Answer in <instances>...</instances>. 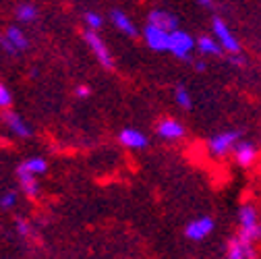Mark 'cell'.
Returning <instances> with one entry per match:
<instances>
[{"instance_id": "d6986e66", "label": "cell", "mask_w": 261, "mask_h": 259, "mask_svg": "<svg viewBox=\"0 0 261 259\" xmlns=\"http://www.w3.org/2000/svg\"><path fill=\"white\" fill-rule=\"evenodd\" d=\"M17 19L21 23H34L38 19V9L36 5H29V3H23L17 7Z\"/></svg>"}, {"instance_id": "4fadbf2b", "label": "cell", "mask_w": 261, "mask_h": 259, "mask_svg": "<svg viewBox=\"0 0 261 259\" xmlns=\"http://www.w3.org/2000/svg\"><path fill=\"white\" fill-rule=\"evenodd\" d=\"M118 141L124 147H128V149H143V147H147V137L141 131H137V128H124V131H120Z\"/></svg>"}, {"instance_id": "7c38bea8", "label": "cell", "mask_w": 261, "mask_h": 259, "mask_svg": "<svg viewBox=\"0 0 261 259\" xmlns=\"http://www.w3.org/2000/svg\"><path fill=\"white\" fill-rule=\"evenodd\" d=\"M17 176H19V183H21V191H23V195L27 197V199H38V195H40V187H38V183H36V174H31V172H27L23 166H19L17 168Z\"/></svg>"}, {"instance_id": "5b68a950", "label": "cell", "mask_w": 261, "mask_h": 259, "mask_svg": "<svg viewBox=\"0 0 261 259\" xmlns=\"http://www.w3.org/2000/svg\"><path fill=\"white\" fill-rule=\"evenodd\" d=\"M226 257L228 259H253L257 257V243L243 235H237L226 245Z\"/></svg>"}, {"instance_id": "7402d4cb", "label": "cell", "mask_w": 261, "mask_h": 259, "mask_svg": "<svg viewBox=\"0 0 261 259\" xmlns=\"http://www.w3.org/2000/svg\"><path fill=\"white\" fill-rule=\"evenodd\" d=\"M15 226H17V232H19L23 239H34V237H36V232H34V226H31L27 220H21V218H19Z\"/></svg>"}, {"instance_id": "52a82bcc", "label": "cell", "mask_w": 261, "mask_h": 259, "mask_svg": "<svg viewBox=\"0 0 261 259\" xmlns=\"http://www.w3.org/2000/svg\"><path fill=\"white\" fill-rule=\"evenodd\" d=\"M216 228V220L210 218V216H199L197 220H193L187 224L185 228V237L193 243H199V241H205Z\"/></svg>"}, {"instance_id": "f1b7e54d", "label": "cell", "mask_w": 261, "mask_h": 259, "mask_svg": "<svg viewBox=\"0 0 261 259\" xmlns=\"http://www.w3.org/2000/svg\"><path fill=\"white\" fill-rule=\"evenodd\" d=\"M197 3H199L201 7H212V3H214V0H197Z\"/></svg>"}, {"instance_id": "44dd1931", "label": "cell", "mask_w": 261, "mask_h": 259, "mask_svg": "<svg viewBox=\"0 0 261 259\" xmlns=\"http://www.w3.org/2000/svg\"><path fill=\"white\" fill-rule=\"evenodd\" d=\"M83 21H85L87 29H93V31L102 29V25H104V19L97 15V13H85V15H83Z\"/></svg>"}, {"instance_id": "e0dca14e", "label": "cell", "mask_w": 261, "mask_h": 259, "mask_svg": "<svg viewBox=\"0 0 261 259\" xmlns=\"http://www.w3.org/2000/svg\"><path fill=\"white\" fill-rule=\"evenodd\" d=\"M5 36H7V40L15 46V50H17V52H23V50H27V48H29V40H27V36L23 34V31H21L19 27H9Z\"/></svg>"}, {"instance_id": "3957f363", "label": "cell", "mask_w": 261, "mask_h": 259, "mask_svg": "<svg viewBox=\"0 0 261 259\" xmlns=\"http://www.w3.org/2000/svg\"><path fill=\"white\" fill-rule=\"evenodd\" d=\"M243 133L237 131V128H230V131H222V133H216L210 141H207V149L212 156L216 158H224L228 153H232L234 145L241 141Z\"/></svg>"}, {"instance_id": "ffe728a7", "label": "cell", "mask_w": 261, "mask_h": 259, "mask_svg": "<svg viewBox=\"0 0 261 259\" xmlns=\"http://www.w3.org/2000/svg\"><path fill=\"white\" fill-rule=\"evenodd\" d=\"M174 100L182 110H191L193 108V98H191V93H189V89L185 85H178L174 89Z\"/></svg>"}, {"instance_id": "6da1fadb", "label": "cell", "mask_w": 261, "mask_h": 259, "mask_svg": "<svg viewBox=\"0 0 261 259\" xmlns=\"http://www.w3.org/2000/svg\"><path fill=\"white\" fill-rule=\"evenodd\" d=\"M239 235L259 243L261 228H259V210L253 203H245L239 210Z\"/></svg>"}, {"instance_id": "ac0fdd59", "label": "cell", "mask_w": 261, "mask_h": 259, "mask_svg": "<svg viewBox=\"0 0 261 259\" xmlns=\"http://www.w3.org/2000/svg\"><path fill=\"white\" fill-rule=\"evenodd\" d=\"M21 166H23L27 172H31V174H36V176H38V174H44V172L48 170V162H46L44 158H38V156H36V158L25 160Z\"/></svg>"}, {"instance_id": "4316f807", "label": "cell", "mask_w": 261, "mask_h": 259, "mask_svg": "<svg viewBox=\"0 0 261 259\" xmlns=\"http://www.w3.org/2000/svg\"><path fill=\"white\" fill-rule=\"evenodd\" d=\"M75 93L79 95V98H87V95H89V87H87V85H79V87L75 89Z\"/></svg>"}, {"instance_id": "83f0119b", "label": "cell", "mask_w": 261, "mask_h": 259, "mask_svg": "<svg viewBox=\"0 0 261 259\" xmlns=\"http://www.w3.org/2000/svg\"><path fill=\"white\" fill-rule=\"evenodd\" d=\"M193 64H195V69H197V71H203L205 69V62L203 60H193Z\"/></svg>"}, {"instance_id": "277c9868", "label": "cell", "mask_w": 261, "mask_h": 259, "mask_svg": "<svg viewBox=\"0 0 261 259\" xmlns=\"http://www.w3.org/2000/svg\"><path fill=\"white\" fill-rule=\"evenodd\" d=\"M212 31H214V38L218 40V44L222 46V50L226 54H234V52H243V46L239 42V38L232 34V29L228 27L220 17H216L212 21Z\"/></svg>"}, {"instance_id": "8fae6325", "label": "cell", "mask_w": 261, "mask_h": 259, "mask_svg": "<svg viewBox=\"0 0 261 259\" xmlns=\"http://www.w3.org/2000/svg\"><path fill=\"white\" fill-rule=\"evenodd\" d=\"M3 122L11 128V133H15L17 137H23V139H27V137H31V128H29V124L19 116V114H15V112H11L9 108L3 112Z\"/></svg>"}, {"instance_id": "603a6c76", "label": "cell", "mask_w": 261, "mask_h": 259, "mask_svg": "<svg viewBox=\"0 0 261 259\" xmlns=\"http://www.w3.org/2000/svg\"><path fill=\"white\" fill-rule=\"evenodd\" d=\"M17 203V193L15 191H7L0 195V210H13Z\"/></svg>"}, {"instance_id": "f546056e", "label": "cell", "mask_w": 261, "mask_h": 259, "mask_svg": "<svg viewBox=\"0 0 261 259\" xmlns=\"http://www.w3.org/2000/svg\"><path fill=\"white\" fill-rule=\"evenodd\" d=\"M259 228H261V214H259Z\"/></svg>"}, {"instance_id": "5bb4252c", "label": "cell", "mask_w": 261, "mask_h": 259, "mask_svg": "<svg viewBox=\"0 0 261 259\" xmlns=\"http://www.w3.org/2000/svg\"><path fill=\"white\" fill-rule=\"evenodd\" d=\"M147 17H149L147 23H151L155 27H162L166 31H174L178 27V19L172 13H168V11H151Z\"/></svg>"}, {"instance_id": "9a60e30c", "label": "cell", "mask_w": 261, "mask_h": 259, "mask_svg": "<svg viewBox=\"0 0 261 259\" xmlns=\"http://www.w3.org/2000/svg\"><path fill=\"white\" fill-rule=\"evenodd\" d=\"M195 50L201 56H220L224 52L214 36H201L199 40H195Z\"/></svg>"}, {"instance_id": "ba28073f", "label": "cell", "mask_w": 261, "mask_h": 259, "mask_svg": "<svg viewBox=\"0 0 261 259\" xmlns=\"http://www.w3.org/2000/svg\"><path fill=\"white\" fill-rule=\"evenodd\" d=\"M143 40H145V44H147L151 50H155V52H168L170 31L147 23V27L143 29Z\"/></svg>"}, {"instance_id": "d4e9b609", "label": "cell", "mask_w": 261, "mask_h": 259, "mask_svg": "<svg viewBox=\"0 0 261 259\" xmlns=\"http://www.w3.org/2000/svg\"><path fill=\"white\" fill-rule=\"evenodd\" d=\"M228 62L237 69H245L247 67V56L243 52H234V54H228Z\"/></svg>"}, {"instance_id": "7a4b0ae2", "label": "cell", "mask_w": 261, "mask_h": 259, "mask_svg": "<svg viewBox=\"0 0 261 259\" xmlns=\"http://www.w3.org/2000/svg\"><path fill=\"white\" fill-rule=\"evenodd\" d=\"M168 52L172 56H176L178 60L185 62H193V52H195V40L191 34L182 29H174L170 31V40H168Z\"/></svg>"}, {"instance_id": "30bf717a", "label": "cell", "mask_w": 261, "mask_h": 259, "mask_svg": "<svg viewBox=\"0 0 261 259\" xmlns=\"http://www.w3.org/2000/svg\"><path fill=\"white\" fill-rule=\"evenodd\" d=\"M155 131L162 139H168V141H176L180 137H185V126L182 122L174 120V118H162L155 126Z\"/></svg>"}, {"instance_id": "484cf974", "label": "cell", "mask_w": 261, "mask_h": 259, "mask_svg": "<svg viewBox=\"0 0 261 259\" xmlns=\"http://www.w3.org/2000/svg\"><path fill=\"white\" fill-rule=\"evenodd\" d=\"M0 46L5 48V52H7V54H17L15 46H13V44H11L9 40H7V36H3V38H0Z\"/></svg>"}, {"instance_id": "9c48e42d", "label": "cell", "mask_w": 261, "mask_h": 259, "mask_svg": "<svg viewBox=\"0 0 261 259\" xmlns=\"http://www.w3.org/2000/svg\"><path fill=\"white\" fill-rule=\"evenodd\" d=\"M232 156H234L237 166H241V168H251L255 162H257V158H259V149H257L255 143H251V141H243V139H241V141L234 145Z\"/></svg>"}, {"instance_id": "8992f818", "label": "cell", "mask_w": 261, "mask_h": 259, "mask_svg": "<svg viewBox=\"0 0 261 259\" xmlns=\"http://www.w3.org/2000/svg\"><path fill=\"white\" fill-rule=\"evenodd\" d=\"M85 42H87L89 50L93 52V56L97 58V62H100L104 69L112 71V69H114V60H112V54H110L108 46H106L104 40L100 38V34H95L93 29H87V31H85Z\"/></svg>"}, {"instance_id": "cb8c5ba5", "label": "cell", "mask_w": 261, "mask_h": 259, "mask_svg": "<svg viewBox=\"0 0 261 259\" xmlns=\"http://www.w3.org/2000/svg\"><path fill=\"white\" fill-rule=\"evenodd\" d=\"M11 104H13V93L5 83H0V110L11 108Z\"/></svg>"}, {"instance_id": "2e32d148", "label": "cell", "mask_w": 261, "mask_h": 259, "mask_svg": "<svg viewBox=\"0 0 261 259\" xmlns=\"http://www.w3.org/2000/svg\"><path fill=\"white\" fill-rule=\"evenodd\" d=\"M112 23L116 25V29H120L124 36H130V38H135L137 36V27L133 23V19L126 17L122 11H112Z\"/></svg>"}]
</instances>
